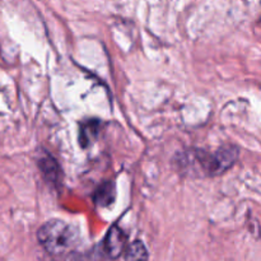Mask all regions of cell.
<instances>
[{
  "label": "cell",
  "instance_id": "cell-7",
  "mask_svg": "<svg viewBox=\"0 0 261 261\" xmlns=\"http://www.w3.org/2000/svg\"><path fill=\"white\" fill-rule=\"evenodd\" d=\"M125 261H149V255L145 245L142 241L137 240L133 242L126 250Z\"/></svg>",
  "mask_w": 261,
  "mask_h": 261
},
{
  "label": "cell",
  "instance_id": "cell-5",
  "mask_svg": "<svg viewBox=\"0 0 261 261\" xmlns=\"http://www.w3.org/2000/svg\"><path fill=\"white\" fill-rule=\"evenodd\" d=\"M99 127L101 122L98 120H88L83 122L79 129V144L83 148H88L89 145L93 144L98 137Z\"/></svg>",
  "mask_w": 261,
  "mask_h": 261
},
{
  "label": "cell",
  "instance_id": "cell-3",
  "mask_svg": "<svg viewBox=\"0 0 261 261\" xmlns=\"http://www.w3.org/2000/svg\"><path fill=\"white\" fill-rule=\"evenodd\" d=\"M126 234L120 227L112 226L107 232L106 237L102 244L103 252L112 260H116L121 256L126 246Z\"/></svg>",
  "mask_w": 261,
  "mask_h": 261
},
{
  "label": "cell",
  "instance_id": "cell-4",
  "mask_svg": "<svg viewBox=\"0 0 261 261\" xmlns=\"http://www.w3.org/2000/svg\"><path fill=\"white\" fill-rule=\"evenodd\" d=\"M38 168L42 173L43 178L51 184L53 186H59L61 184V168L59 166L58 161L48 153H43L38 158Z\"/></svg>",
  "mask_w": 261,
  "mask_h": 261
},
{
  "label": "cell",
  "instance_id": "cell-1",
  "mask_svg": "<svg viewBox=\"0 0 261 261\" xmlns=\"http://www.w3.org/2000/svg\"><path fill=\"white\" fill-rule=\"evenodd\" d=\"M239 155V148L224 145L213 153L201 149L189 150L181 154L178 163L181 170L191 176H218L229 170L237 162Z\"/></svg>",
  "mask_w": 261,
  "mask_h": 261
},
{
  "label": "cell",
  "instance_id": "cell-6",
  "mask_svg": "<svg viewBox=\"0 0 261 261\" xmlns=\"http://www.w3.org/2000/svg\"><path fill=\"white\" fill-rule=\"evenodd\" d=\"M116 198V188L112 181H106L102 184L94 193V201L99 206L111 205Z\"/></svg>",
  "mask_w": 261,
  "mask_h": 261
},
{
  "label": "cell",
  "instance_id": "cell-2",
  "mask_svg": "<svg viewBox=\"0 0 261 261\" xmlns=\"http://www.w3.org/2000/svg\"><path fill=\"white\" fill-rule=\"evenodd\" d=\"M37 240L51 256H63L70 252L79 241L75 227L61 219H50L38 228Z\"/></svg>",
  "mask_w": 261,
  "mask_h": 261
}]
</instances>
